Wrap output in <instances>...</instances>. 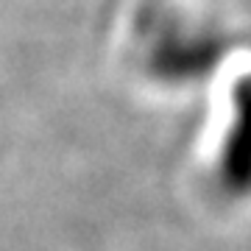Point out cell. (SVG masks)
<instances>
[{
  "label": "cell",
  "mask_w": 251,
  "mask_h": 251,
  "mask_svg": "<svg viewBox=\"0 0 251 251\" xmlns=\"http://www.w3.org/2000/svg\"><path fill=\"white\" fill-rule=\"evenodd\" d=\"M215 179L226 196H251V67L234 73L224 95V126L215 148Z\"/></svg>",
  "instance_id": "cell-1"
}]
</instances>
